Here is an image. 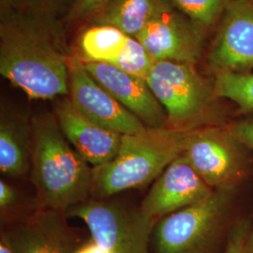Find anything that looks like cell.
<instances>
[{"mask_svg":"<svg viewBox=\"0 0 253 253\" xmlns=\"http://www.w3.org/2000/svg\"><path fill=\"white\" fill-rule=\"evenodd\" d=\"M56 17L1 0L0 73L31 100L70 93L69 55Z\"/></svg>","mask_w":253,"mask_h":253,"instance_id":"6da1fadb","label":"cell"},{"mask_svg":"<svg viewBox=\"0 0 253 253\" xmlns=\"http://www.w3.org/2000/svg\"><path fill=\"white\" fill-rule=\"evenodd\" d=\"M31 180L41 208L66 214L90 199L93 167L66 139L54 114L31 118Z\"/></svg>","mask_w":253,"mask_h":253,"instance_id":"7a4b0ae2","label":"cell"},{"mask_svg":"<svg viewBox=\"0 0 253 253\" xmlns=\"http://www.w3.org/2000/svg\"><path fill=\"white\" fill-rule=\"evenodd\" d=\"M190 131L170 126L147 127L143 133L123 135L117 156L94 167L92 199L107 200L156 180L184 153Z\"/></svg>","mask_w":253,"mask_h":253,"instance_id":"3957f363","label":"cell"},{"mask_svg":"<svg viewBox=\"0 0 253 253\" xmlns=\"http://www.w3.org/2000/svg\"><path fill=\"white\" fill-rule=\"evenodd\" d=\"M146 82L162 104L168 126L182 131L225 126L213 84L195 65L156 61Z\"/></svg>","mask_w":253,"mask_h":253,"instance_id":"277c9868","label":"cell"},{"mask_svg":"<svg viewBox=\"0 0 253 253\" xmlns=\"http://www.w3.org/2000/svg\"><path fill=\"white\" fill-rule=\"evenodd\" d=\"M235 190L217 189L207 199L158 220L150 253H218Z\"/></svg>","mask_w":253,"mask_h":253,"instance_id":"5b68a950","label":"cell"},{"mask_svg":"<svg viewBox=\"0 0 253 253\" xmlns=\"http://www.w3.org/2000/svg\"><path fill=\"white\" fill-rule=\"evenodd\" d=\"M65 215L84 221L91 238L110 253H150L157 221L146 217L140 208L90 198Z\"/></svg>","mask_w":253,"mask_h":253,"instance_id":"8992f818","label":"cell"},{"mask_svg":"<svg viewBox=\"0 0 253 253\" xmlns=\"http://www.w3.org/2000/svg\"><path fill=\"white\" fill-rule=\"evenodd\" d=\"M183 154L213 190L235 188L248 172L245 146L226 126H205L190 131Z\"/></svg>","mask_w":253,"mask_h":253,"instance_id":"52a82bcc","label":"cell"},{"mask_svg":"<svg viewBox=\"0 0 253 253\" xmlns=\"http://www.w3.org/2000/svg\"><path fill=\"white\" fill-rule=\"evenodd\" d=\"M69 73V99L82 116L121 135L139 134L147 129L91 76L79 57L70 56Z\"/></svg>","mask_w":253,"mask_h":253,"instance_id":"ba28073f","label":"cell"},{"mask_svg":"<svg viewBox=\"0 0 253 253\" xmlns=\"http://www.w3.org/2000/svg\"><path fill=\"white\" fill-rule=\"evenodd\" d=\"M204 31V27L173 9L153 20L135 39L156 61L195 65L203 54Z\"/></svg>","mask_w":253,"mask_h":253,"instance_id":"9c48e42d","label":"cell"},{"mask_svg":"<svg viewBox=\"0 0 253 253\" xmlns=\"http://www.w3.org/2000/svg\"><path fill=\"white\" fill-rule=\"evenodd\" d=\"M214 190L182 154L155 180L139 208L146 217L158 221L207 199Z\"/></svg>","mask_w":253,"mask_h":253,"instance_id":"30bf717a","label":"cell"},{"mask_svg":"<svg viewBox=\"0 0 253 253\" xmlns=\"http://www.w3.org/2000/svg\"><path fill=\"white\" fill-rule=\"evenodd\" d=\"M66 218L62 212L41 208L6 227L0 237L16 253H73L82 243Z\"/></svg>","mask_w":253,"mask_h":253,"instance_id":"8fae6325","label":"cell"},{"mask_svg":"<svg viewBox=\"0 0 253 253\" xmlns=\"http://www.w3.org/2000/svg\"><path fill=\"white\" fill-rule=\"evenodd\" d=\"M215 71L253 69V0H231L208 56Z\"/></svg>","mask_w":253,"mask_h":253,"instance_id":"7c38bea8","label":"cell"},{"mask_svg":"<svg viewBox=\"0 0 253 253\" xmlns=\"http://www.w3.org/2000/svg\"><path fill=\"white\" fill-rule=\"evenodd\" d=\"M84 65L91 76L145 126L152 128L168 126L166 113L145 79L108 64Z\"/></svg>","mask_w":253,"mask_h":253,"instance_id":"4fadbf2b","label":"cell"},{"mask_svg":"<svg viewBox=\"0 0 253 253\" xmlns=\"http://www.w3.org/2000/svg\"><path fill=\"white\" fill-rule=\"evenodd\" d=\"M54 115L66 139L93 168L108 163L117 156L123 135L82 116L70 99L56 104Z\"/></svg>","mask_w":253,"mask_h":253,"instance_id":"5bb4252c","label":"cell"},{"mask_svg":"<svg viewBox=\"0 0 253 253\" xmlns=\"http://www.w3.org/2000/svg\"><path fill=\"white\" fill-rule=\"evenodd\" d=\"M32 121L2 104L0 113V171L18 178L31 169Z\"/></svg>","mask_w":253,"mask_h":253,"instance_id":"9a60e30c","label":"cell"},{"mask_svg":"<svg viewBox=\"0 0 253 253\" xmlns=\"http://www.w3.org/2000/svg\"><path fill=\"white\" fill-rule=\"evenodd\" d=\"M173 9L170 0H110L88 21L90 25L116 27L135 38L153 20Z\"/></svg>","mask_w":253,"mask_h":253,"instance_id":"2e32d148","label":"cell"},{"mask_svg":"<svg viewBox=\"0 0 253 253\" xmlns=\"http://www.w3.org/2000/svg\"><path fill=\"white\" fill-rule=\"evenodd\" d=\"M129 37L116 27L91 25L79 37V58L84 63L112 65L122 53Z\"/></svg>","mask_w":253,"mask_h":253,"instance_id":"e0dca14e","label":"cell"},{"mask_svg":"<svg viewBox=\"0 0 253 253\" xmlns=\"http://www.w3.org/2000/svg\"><path fill=\"white\" fill-rule=\"evenodd\" d=\"M213 86L218 99L232 100L242 111L253 113V73L215 71Z\"/></svg>","mask_w":253,"mask_h":253,"instance_id":"ac0fdd59","label":"cell"},{"mask_svg":"<svg viewBox=\"0 0 253 253\" xmlns=\"http://www.w3.org/2000/svg\"><path fill=\"white\" fill-rule=\"evenodd\" d=\"M155 62L145 46L135 38L129 37L122 53L111 66L146 80Z\"/></svg>","mask_w":253,"mask_h":253,"instance_id":"d6986e66","label":"cell"},{"mask_svg":"<svg viewBox=\"0 0 253 253\" xmlns=\"http://www.w3.org/2000/svg\"><path fill=\"white\" fill-rule=\"evenodd\" d=\"M174 7L207 29L220 18L231 0H170Z\"/></svg>","mask_w":253,"mask_h":253,"instance_id":"ffe728a7","label":"cell"},{"mask_svg":"<svg viewBox=\"0 0 253 253\" xmlns=\"http://www.w3.org/2000/svg\"><path fill=\"white\" fill-rule=\"evenodd\" d=\"M251 226L248 220H240L231 228L227 236L224 253H248Z\"/></svg>","mask_w":253,"mask_h":253,"instance_id":"44dd1931","label":"cell"},{"mask_svg":"<svg viewBox=\"0 0 253 253\" xmlns=\"http://www.w3.org/2000/svg\"><path fill=\"white\" fill-rule=\"evenodd\" d=\"M110 0H73L67 13L69 23L80 22L89 19L99 11Z\"/></svg>","mask_w":253,"mask_h":253,"instance_id":"7402d4cb","label":"cell"},{"mask_svg":"<svg viewBox=\"0 0 253 253\" xmlns=\"http://www.w3.org/2000/svg\"><path fill=\"white\" fill-rule=\"evenodd\" d=\"M19 5L34 10L57 17L66 7L70 9L73 0H14ZM69 11V10H68Z\"/></svg>","mask_w":253,"mask_h":253,"instance_id":"603a6c76","label":"cell"},{"mask_svg":"<svg viewBox=\"0 0 253 253\" xmlns=\"http://www.w3.org/2000/svg\"><path fill=\"white\" fill-rule=\"evenodd\" d=\"M226 126L236 140L245 147L253 150V119L238 121Z\"/></svg>","mask_w":253,"mask_h":253,"instance_id":"cb8c5ba5","label":"cell"},{"mask_svg":"<svg viewBox=\"0 0 253 253\" xmlns=\"http://www.w3.org/2000/svg\"><path fill=\"white\" fill-rule=\"evenodd\" d=\"M18 197V192L13 186L6 181H0V210L2 217L16 205Z\"/></svg>","mask_w":253,"mask_h":253,"instance_id":"d4e9b609","label":"cell"},{"mask_svg":"<svg viewBox=\"0 0 253 253\" xmlns=\"http://www.w3.org/2000/svg\"><path fill=\"white\" fill-rule=\"evenodd\" d=\"M73 253H110L97 244L92 238L89 241L82 243Z\"/></svg>","mask_w":253,"mask_h":253,"instance_id":"484cf974","label":"cell"},{"mask_svg":"<svg viewBox=\"0 0 253 253\" xmlns=\"http://www.w3.org/2000/svg\"><path fill=\"white\" fill-rule=\"evenodd\" d=\"M0 253H16L9 245L7 244V242L0 237Z\"/></svg>","mask_w":253,"mask_h":253,"instance_id":"4316f807","label":"cell"},{"mask_svg":"<svg viewBox=\"0 0 253 253\" xmlns=\"http://www.w3.org/2000/svg\"><path fill=\"white\" fill-rule=\"evenodd\" d=\"M248 253H253V227L251 229V233L248 240Z\"/></svg>","mask_w":253,"mask_h":253,"instance_id":"83f0119b","label":"cell"}]
</instances>
